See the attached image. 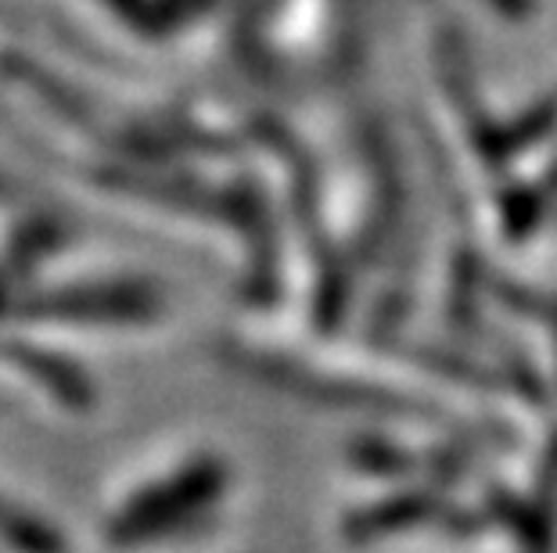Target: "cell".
I'll return each mask as SVG.
<instances>
[{"instance_id": "6da1fadb", "label": "cell", "mask_w": 557, "mask_h": 553, "mask_svg": "<svg viewBox=\"0 0 557 553\" xmlns=\"http://www.w3.org/2000/svg\"><path fill=\"white\" fill-rule=\"evenodd\" d=\"M227 489L231 470L220 461H191L170 475L140 481L112 511H104L101 543L112 550H148L195 536Z\"/></svg>"}, {"instance_id": "7a4b0ae2", "label": "cell", "mask_w": 557, "mask_h": 553, "mask_svg": "<svg viewBox=\"0 0 557 553\" xmlns=\"http://www.w3.org/2000/svg\"><path fill=\"white\" fill-rule=\"evenodd\" d=\"M0 550L8 553H65V539L47 525L44 517L15 507L8 497H0Z\"/></svg>"}]
</instances>
